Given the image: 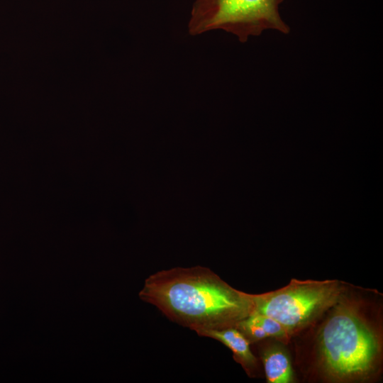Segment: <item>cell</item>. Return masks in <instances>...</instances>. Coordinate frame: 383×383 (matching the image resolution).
Masks as SVG:
<instances>
[{"mask_svg": "<svg viewBox=\"0 0 383 383\" xmlns=\"http://www.w3.org/2000/svg\"><path fill=\"white\" fill-rule=\"evenodd\" d=\"M139 295L195 332L235 326L254 310L253 294L234 289L201 266L158 271L145 279Z\"/></svg>", "mask_w": 383, "mask_h": 383, "instance_id": "6da1fadb", "label": "cell"}, {"mask_svg": "<svg viewBox=\"0 0 383 383\" xmlns=\"http://www.w3.org/2000/svg\"><path fill=\"white\" fill-rule=\"evenodd\" d=\"M337 306L320 333L319 346L323 366L336 379L362 377L372 369L378 356V338L351 309Z\"/></svg>", "mask_w": 383, "mask_h": 383, "instance_id": "7a4b0ae2", "label": "cell"}, {"mask_svg": "<svg viewBox=\"0 0 383 383\" xmlns=\"http://www.w3.org/2000/svg\"><path fill=\"white\" fill-rule=\"evenodd\" d=\"M284 0H194L188 23L191 35L223 30L245 43L251 36L274 30L288 33L279 8Z\"/></svg>", "mask_w": 383, "mask_h": 383, "instance_id": "3957f363", "label": "cell"}, {"mask_svg": "<svg viewBox=\"0 0 383 383\" xmlns=\"http://www.w3.org/2000/svg\"><path fill=\"white\" fill-rule=\"evenodd\" d=\"M343 292L335 280L292 279L283 288L253 294L252 312L276 319L292 333L337 304Z\"/></svg>", "mask_w": 383, "mask_h": 383, "instance_id": "277c9868", "label": "cell"}, {"mask_svg": "<svg viewBox=\"0 0 383 383\" xmlns=\"http://www.w3.org/2000/svg\"><path fill=\"white\" fill-rule=\"evenodd\" d=\"M196 333L200 336L218 340L228 347L233 352L234 359L243 366L248 374L255 369L257 360L250 350V342L235 326L220 329L199 330L196 331Z\"/></svg>", "mask_w": 383, "mask_h": 383, "instance_id": "5b68a950", "label": "cell"}, {"mask_svg": "<svg viewBox=\"0 0 383 383\" xmlns=\"http://www.w3.org/2000/svg\"><path fill=\"white\" fill-rule=\"evenodd\" d=\"M249 340L255 342L266 338H285L292 333L276 319L252 312L235 326Z\"/></svg>", "mask_w": 383, "mask_h": 383, "instance_id": "8992f818", "label": "cell"}, {"mask_svg": "<svg viewBox=\"0 0 383 383\" xmlns=\"http://www.w3.org/2000/svg\"><path fill=\"white\" fill-rule=\"evenodd\" d=\"M265 376L269 383H289L293 371L287 354L279 348L267 350L262 357Z\"/></svg>", "mask_w": 383, "mask_h": 383, "instance_id": "52a82bcc", "label": "cell"}]
</instances>
